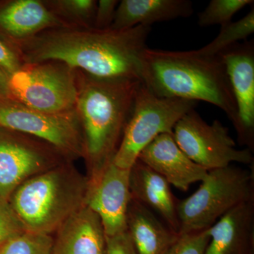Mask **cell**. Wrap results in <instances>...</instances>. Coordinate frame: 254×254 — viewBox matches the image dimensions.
<instances>
[{"mask_svg": "<svg viewBox=\"0 0 254 254\" xmlns=\"http://www.w3.org/2000/svg\"><path fill=\"white\" fill-rule=\"evenodd\" d=\"M138 160L163 177L170 185L183 191H187L192 184L203 181L208 175V170L182 151L170 133L156 137L142 150Z\"/></svg>", "mask_w": 254, "mask_h": 254, "instance_id": "cell-14", "label": "cell"}, {"mask_svg": "<svg viewBox=\"0 0 254 254\" xmlns=\"http://www.w3.org/2000/svg\"><path fill=\"white\" fill-rule=\"evenodd\" d=\"M104 254H136L128 232L106 237Z\"/></svg>", "mask_w": 254, "mask_h": 254, "instance_id": "cell-28", "label": "cell"}, {"mask_svg": "<svg viewBox=\"0 0 254 254\" xmlns=\"http://www.w3.org/2000/svg\"><path fill=\"white\" fill-rule=\"evenodd\" d=\"M254 201V170L230 165L209 170L193 194L178 202L180 232L205 230L246 202Z\"/></svg>", "mask_w": 254, "mask_h": 254, "instance_id": "cell-5", "label": "cell"}, {"mask_svg": "<svg viewBox=\"0 0 254 254\" xmlns=\"http://www.w3.org/2000/svg\"><path fill=\"white\" fill-rule=\"evenodd\" d=\"M173 136L182 151L208 171L232 163L253 165L252 152L248 148H237L226 127L219 120L211 125L207 123L195 109L177 122Z\"/></svg>", "mask_w": 254, "mask_h": 254, "instance_id": "cell-8", "label": "cell"}, {"mask_svg": "<svg viewBox=\"0 0 254 254\" xmlns=\"http://www.w3.org/2000/svg\"><path fill=\"white\" fill-rule=\"evenodd\" d=\"M76 83L84 156L95 177L111 163L120 146L141 81L95 77L76 70Z\"/></svg>", "mask_w": 254, "mask_h": 254, "instance_id": "cell-3", "label": "cell"}, {"mask_svg": "<svg viewBox=\"0 0 254 254\" xmlns=\"http://www.w3.org/2000/svg\"><path fill=\"white\" fill-rule=\"evenodd\" d=\"M127 227L136 254H167L178 236L151 210L133 199L128 205Z\"/></svg>", "mask_w": 254, "mask_h": 254, "instance_id": "cell-19", "label": "cell"}, {"mask_svg": "<svg viewBox=\"0 0 254 254\" xmlns=\"http://www.w3.org/2000/svg\"><path fill=\"white\" fill-rule=\"evenodd\" d=\"M209 241V228L179 233L167 254H205Z\"/></svg>", "mask_w": 254, "mask_h": 254, "instance_id": "cell-24", "label": "cell"}, {"mask_svg": "<svg viewBox=\"0 0 254 254\" xmlns=\"http://www.w3.org/2000/svg\"><path fill=\"white\" fill-rule=\"evenodd\" d=\"M23 65L18 52L0 37V70L9 78Z\"/></svg>", "mask_w": 254, "mask_h": 254, "instance_id": "cell-26", "label": "cell"}, {"mask_svg": "<svg viewBox=\"0 0 254 254\" xmlns=\"http://www.w3.org/2000/svg\"><path fill=\"white\" fill-rule=\"evenodd\" d=\"M105 245L101 220L83 205L58 229L51 254H104Z\"/></svg>", "mask_w": 254, "mask_h": 254, "instance_id": "cell-15", "label": "cell"}, {"mask_svg": "<svg viewBox=\"0 0 254 254\" xmlns=\"http://www.w3.org/2000/svg\"><path fill=\"white\" fill-rule=\"evenodd\" d=\"M13 100L9 87V78L0 70V102Z\"/></svg>", "mask_w": 254, "mask_h": 254, "instance_id": "cell-29", "label": "cell"}, {"mask_svg": "<svg viewBox=\"0 0 254 254\" xmlns=\"http://www.w3.org/2000/svg\"><path fill=\"white\" fill-rule=\"evenodd\" d=\"M254 32V7L243 18L221 26L218 36L208 45L198 50V53L208 56H216L223 50L240 41H245Z\"/></svg>", "mask_w": 254, "mask_h": 254, "instance_id": "cell-21", "label": "cell"}, {"mask_svg": "<svg viewBox=\"0 0 254 254\" xmlns=\"http://www.w3.org/2000/svg\"><path fill=\"white\" fill-rule=\"evenodd\" d=\"M0 127L41 139L64 156H84L83 132L76 110L47 113L14 100L0 102Z\"/></svg>", "mask_w": 254, "mask_h": 254, "instance_id": "cell-9", "label": "cell"}, {"mask_svg": "<svg viewBox=\"0 0 254 254\" xmlns=\"http://www.w3.org/2000/svg\"><path fill=\"white\" fill-rule=\"evenodd\" d=\"M130 170L118 168L113 163L92 179L85 205L101 220L105 236L127 232V217L132 199L129 186Z\"/></svg>", "mask_w": 254, "mask_h": 254, "instance_id": "cell-11", "label": "cell"}, {"mask_svg": "<svg viewBox=\"0 0 254 254\" xmlns=\"http://www.w3.org/2000/svg\"><path fill=\"white\" fill-rule=\"evenodd\" d=\"M253 4V0H212L198 14V24L201 27L225 26L232 22V18L238 11Z\"/></svg>", "mask_w": 254, "mask_h": 254, "instance_id": "cell-23", "label": "cell"}, {"mask_svg": "<svg viewBox=\"0 0 254 254\" xmlns=\"http://www.w3.org/2000/svg\"><path fill=\"white\" fill-rule=\"evenodd\" d=\"M8 78L13 100L31 109L47 113L76 110V70L66 64H24Z\"/></svg>", "mask_w": 254, "mask_h": 254, "instance_id": "cell-7", "label": "cell"}, {"mask_svg": "<svg viewBox=\"0 0 254 254\" xmlns=\"http://www.w3.org/2000/svg\"><path fill=\"white\" fill-rule=\"evenodd\" d=\"M225 68L237 110L235 127L237 140L254 150V44L247 41L234 45L218 55Z\"/></svg>", "mask_w": 254, "mask_h": 254, "instance_id": "cell-12", "label": "cell"}, {"mask_svg": "<svg viewBox=\"0 0 254 254\" xmlns=\"http://www.w3.org/2000/svg\"><path fill=\"white\" fill-rule=\"evenodd\" d=\"M120 1L118 0H100L97 4L94 26L96 29H108L113 24Z\"/></svg>", "mask_w": 254, "mask_h": 254, "instance_id": "cell-27", "label": "cell"}, {"mask_svg": "<svg viewBox=\"0 0 254 254\" xmlns=\"http://www.w3.org/2000/svg\"><path fill=\"white\" fill-rule=\"evenodd\" d=\"M193 12L190 0H123L115 12L112 29H128L138 26L187 18Z\"/></svg>", "mask_w": 254, "mask_h": 254, "instance_id": "cell-18", "label": "cell"}, {"mask_svg": "<svg viewBox=\"0 0 254 254\" xmlns=\"http://www.w3.org/2000/svg\"><path fill=\"white\" fill-rule=\"evenodd\" d=\"M53 237L25 231L0 247V254H51Z\"/></svg>", "mask_w": 254, "mask_h": 254, "instance_id": "cell-22", "label": "cell"}, {"mask_svg": "<svg viewBox=\"0 0 254 254\" xmlns=\"http://www.w3.org/2000/svg\"><path fill=\"white\" fill-rule=\"evenodd\" d=\"M197 103L193 100L160 98L141 83L112 163L118 168L130 170L147 145L159 135L173 134L177 122L195 109Z\"/></svg>", "mask_w": 254, "mask_h": 254, "instance_id": "cell-6", "label": "cell"}, {"mask_svg": "<svg viewBox=\"0 0 254 254\" xmlns=\"http://www.w3.org/2000/svg\"><path fill=\"white\" fill-rule=\"evenodd\" d=\"M46 7L71 28L94 26L98 1L95 0H43Z\"/></svg>", "mask_w": 254, "mask_h": 254, "instance_id": "cell-20", "label": "cell"}, {"mask_svg": "<svg viewBox=\"0 0 254 254\" xmlns=\"http://www.w3.org/2000/svg\"><path fill=\"white\" fill-rule=\"evenodd\" d=\"M63 28L68 27L43 0H12L0 4V37L17 52L23 43L42 32Z\"/></svg>", "mask_w": 254, "mask_h": 254, "instance_id": "cell-13", "label": "cell"}, {"mask_svg": "<svg viewBox=\"0 0 254 254\" xmlns=\"http://www.w3.org/2000/svg\"><path fill=\"white\" fill-rule=\"evenodd\" d=\"M9 133L0 132V198L3 199L28 179L49 170L56 155H62L51 145L40 144L24 133L13 134L11 130Z\"/></svg>", "mask_w": 254, "mask_h": 254, "instance_id": "cell-10", "label": "cell"}, {"mask_svg": "<svg viewBox=\"0 0 254 254\" xmlns=\"http://www.w3.org/2000/svg\"><path fill=\"white\" fill-rule=\"evenodd\" d=\"M205 254H254V201L246 202L209 228Z\"/></svg>", "mask_w": 254, "mask_h": 254, "instance_id": "cell-16", "label": "cell"}, {"mask_svg": "<svg viewBox=\"0 0 254 254\" xmlns=\"http://www.w3.org/2000/svg\"><path fill=\"white\" fill-rule=\"evenodd\" d=\"M88 186L69 169L50 168L21 184L11 205L26 231L50 235L85 205Z\"/></svg>", "mask_w": 254, "mask_h": 254, "instance_id": "cell-4", "label": "cell"}, {"mask_svg": "<svg viewBox=\"0 0 254 254\" xmlns=\"http://www.w3.org/2000/svg\"><path fill=\"white\" fill-rule=\"evenodd\" d=\"M141 81L160 98L201 100L215 105L236 127V103L219 55L146 48L141 58Z\"/></svg>", "mask_w": 254, "mask_h": 254, "instance_id": "cell-2", "label": "cell"}, {"mask_svg": "<svg viewBox=\"0 0 254 254\" xmlns=\"http://www.w3.org/2000/svg\"><path fill=\"white\" fill-rule=\"evenodd\" d=\"M150 26L128 29L63 28L46 30L18 48L23 64L61 62L103 78L141 81V58Z\"/></svg>", "mask_w": 254, "mask_h": 254, "instance_id": "cell-1", "label": "cell"}, {"mask_svg": "<svg viewBox=\"0 0 254 254\" xmlns=\"http://www.w3.org/2000/svg\"><path fill=\"white\" fill-rule=\"evenodd\" d=\"M26 231L11 205L0 198V247L8 240Z\"/></svg>", "mask_w": 254, "mask_h": 254, "instance_id": "cell-25", "label": "cell"}, {"mask_svg": "<svg viewBox=\"0 0 254 254\" xmlns=\"http://www.w3.org/2000/svg\"><path fill=\"white\" fill-rule=\"evenodd\" d=\"M129 186L132 199L158 213L167 225L179 234L178 201L163 177L138 160L130 169Z\"/></svg>", "mask_w": 254, "mask_h": 254, "instance_id": "cell-17", "label": "cell"}]
</instances>
